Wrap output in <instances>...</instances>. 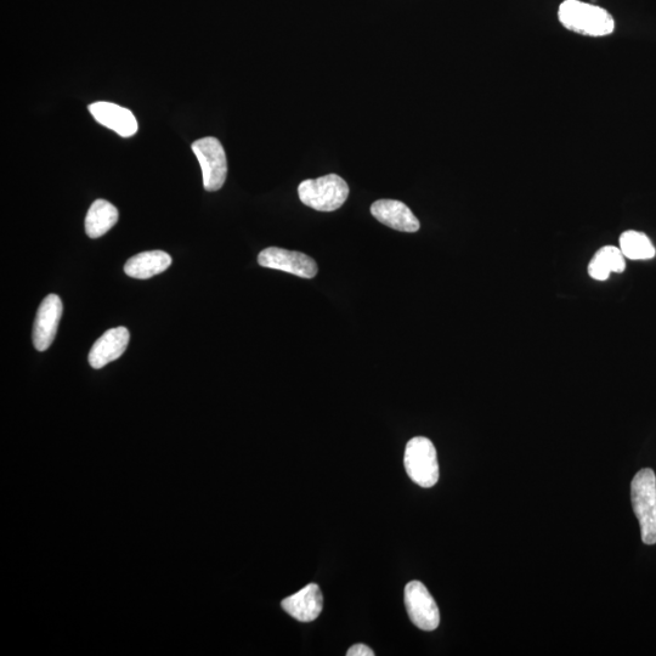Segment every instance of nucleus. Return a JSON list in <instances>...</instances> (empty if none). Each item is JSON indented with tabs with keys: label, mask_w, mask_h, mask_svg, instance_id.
Here are the masks:
<instances>
[{
	"label": "nucleus",
	"mask_w": 656,
	"mask_h": 656,
	"mask_svg": "<svg viewBox=\"0 0 656 656\" xmlns=\"http://www.w3.org/2000/svg\"><path fill=\"white\" fill-rule=\"evenodd\" d=\"M620 250L625 258L647 260L655 257V247L646 234L639 231H625L620 236Z\"/></svg>",
	"instance_id": "15"
},
{
	"label": "nucleus",
	"mask_w": 656,
	"mask_h": 656,
	"mask_svg": "<svg viewBox=\"0 0 656 656\" xmlns=\"http://www.w3.org/2000/svg\"><path fill=\"white\" fill-rule=\"evenodd\" d=\"M129 331L126 327L111 328L94 343L89 353V364L93 369H103L107 364L121 358L128 347Z\"/></svg>",
	"instance_id": "11"
},
{
	"label": "nucleus",
	"mask_w": 656,
	"mask_h": 656,
	"mask_svg": "<svg viewBox=\"0 0 656 656\" xmlns=\"http://www.w3.org/2000/svg\"><path fill=\"white\" fill-rule=\"evenodd\" d=\"M558 19L569 31L588 37L612 35L615 21L609 11L581 0H565L558 10Z\"/></svg>",
	"instance_id": "1"
},
{
	"label": "nucleus",
	"mask_w": 656,
	"mask_h": 656,
	"mask_svg": "<svg viewBox=\"0 0 656 656\" xmlns=\"http://www.w3.org/2000/svg\"><path fill=\"white\" fill-rule=\"evenodd\" d=\"M633 511L641 527L642 541L656 544V477L653 469L639 471L631 483Z\"/></svg>",
	"instance_id": "2"
},
{
	"label": "nucleus",
	"mask_w": 656,
	"mask_h": 656,
	"mask_svg": "<svg viewBox=\"0 0 656 656\" xmlns=\"http://www.w3.org/2000/svg\"><path fill=\"white\" fill-rule=\"evenodd\" d=\"M281 605L292 618L301 622H311L319 618L324 608V597L318 585L309 584L303 590L284 599Z\"/></svg>",
	"instance_id": "12"
},
{
	"label": "nucleus",
	"mask_w": 656,
	"mask_h": 656,
	"mask_svg": "<svg viewBox=\"0 0 656 656\" xmlns=\"http://www.w3.org/2000/svg\"><path fill=\"white\" fill-rule=\"evenodd\" d=\"M371 213L378 222L403 233H417L421 228L411 209L397 200H378L371 206Z\"/></svg>",
	"instance_id": "10"
},
{
	"label": "nucleus",
	"mask_w": 656,
	"mask_h": 656,
	"mask_svg": "<svg viewBox=\"0 0 656 656\" xmlns=\"http://www.w3.org/2000/svg\"><path fill=\"white\" fill-rule=\"evenodd\" d=\"M64 307L59 296L49 294L39 305L35 326H33V344L38 352H45L54 342Z\"/></svg>",
	"instance_id": "8"
},
{
	"label": "nucleus",
	"mask_w": 656,
	"mask_h": 656,
	"mask_svg": "<svg viewBox=\"0 0 656 656\" xmlns=\"http://www.w3.org/2000/svg\"><path fill=\"white\" fill-rule=\"evenodd\" d=\"M348 656H373L375 652L370 647L365 646V644H355L347 652Z\"/></svg>",
	"instance_id": "18"
},
{
	"label": "nucleus",
	"mask_w": 656,
	"mask_h": 656,
	"mask_svg": "<svg viewBox=\"0 0 656 656\" xmlns=\"http://www.w3.org/2000/svg\"><path fill=\"white\" fill-rule=\"evenodd\" d=\"M192 151L200 162L205 190L222 189L228 177V160L222 143L212 137L199 139L192 144Z\"/></svg>",
	"instance_id": "5"
},
{
	"label": "nucleus",
	"mask_w": 656,
	"mask_h": 656,
	"mask_svg": "<svg viewBox=\"0 0 656 656\" xmlns=\"http://www.w3.org/2000/svg\"><path fill=\"white\" fill-rule=\"evenodd\" d=\"M172 257L163 251H149L137 254L124 265V271L133 279L147 280L162 274L172 265Z\"/></svg>",
	"instance_id": "13"
},
{
	"label": "nucleus",
	"mask_w": 656,
	"mask_h": 656,
	"mask_svg": "<svg viewBox=\"0 0 656 656\" xmlns=\"http://www.w3.org/2000/svg\"><path fill=\"white\" fill-rule=\"evenodd\" d=\"M608 268L610 273L621 274L626 268V260L620 248L605 246L596 253V256Z\"/></svg>",
	"instance_id": "16"
},
{
	"label": "nucleus",
	"mask_w": 656,
	"mask_h": 656,
	"mask_svg": "<svg viewBox=\"0 0 656 656\" xmlns=\"http://www.w3.org/2000/svg\"><path fill=\"white\" fill-rule=\"evenodd\" d=\"M404 465L412 482L422 488H432L439 480L437 450L431 440L412 438L406 445Z\"/></svg>",
	"instance_id": "4"
},
{
	"label": "nucleus",
	"mask_w": 656,
	"mask_h": 656,
	"mask_svg": "<svg viewBox=\"0 0 656 656\" xmlns=\"http://www.w3.org/2000/svg\"><path fill=\"white\" fill-rule=\"evenodd\" d=\"M299 199L305 206L319 212H333L346 203L349 186L337 174H328L318 179H308L299 185Z\"/></svg>",
	"instance_id": "3"
},
{
	"label": "nucleus",
	"mask_w": 656,
	"mask_h": 656,
	"mask_svg": "<svg viewBox=\"0 0 656 656\" xmlns=\"http://www.w3.org/2000/svg\"><path fill=\"white\" fill-rule=\"evenodd\" d=\"M118 222V211L106 200H96L86 217V233L90 239H99Z\"/></svg>",
	"instance_id": "14"
},
{
	"label": "nucleus",
	"mask_w": 656,
	"mask_h": 656,
	"mask_svg": "<svg viewBox=\"0 0 656 656\" xmlns=\"http://www.w3.org/2000/svg\"><path fill=\"white\" fill-rule=\"evenodd\" d=\"M588 274H590V276L595 280L605 281L612 273H610L608 268L605 267L601 260H599L597 257H593L590 264H588Z\"/></svg>",
	"instance_id": "17"
},
{
	"label": "nucleus",
	"mask_w": 656,
	"mask_h": 656,
	"mask_svg": "<svg viewBox=\"0 0 656 656\" xmlns=\"http://www.w3.org/2000/svg\"><path fill=\"white\" fill-rule=\"evenodd\" d=\"M258 263L264 268L285 271L303 279H313L319 271L318 264L307 254L279 247L265 248L258 256Z\"/></svg>",
	"instance_id": "7"
},
{
	"label": "nucleus",
	"mask_w": 656,
	"mask_h": 656,
	"mask_svg": "<svg viewBox=\"0 0 656 656\" xmlns=\"http://www.w3.org/2000/svg\"><path fill=\"white\" fill-rule=\"evenodd\" d=\"M89 111L101 126L113 130L123 138L133 137L138 132L137 118L126 107L98 101L89 105Z\"/></svg>",
	"instance_id": "9"
},
{
	"label": "nucleus",
	"mask_w": 656,
	"mask_h": 656,
	"mask_svg": "<svg viewBox=\"0 0 656 656\" xmlns=\"http://www.w3.org/2000/svg\"><path fill=\"white\" fill-rule=\"evenodd\" d=\"M405 605L412 624L423 631H434L440 624V612L427 587L411 581L405 587Z\"/></svg>",
	"instance_id": "6"
}]
</instances>
